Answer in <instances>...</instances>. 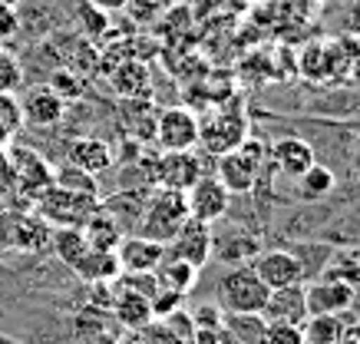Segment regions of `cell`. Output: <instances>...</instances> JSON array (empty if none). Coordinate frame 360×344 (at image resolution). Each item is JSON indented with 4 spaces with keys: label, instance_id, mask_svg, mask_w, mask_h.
<instances>
[{
    "label": "cell",
    "instance_id": "6da1fadb",
    "mask_svg": "<svg viewBox=\"0 0 360 344\" xmlns=\"http://www.w3.org/2000/svg\"><path fill=\"white\" fill-rule=\"evenodd\" d=\"M188 219V202L182 189H153L146 196V205L139 212V222H136V232L146 235V238H155V242H169Z\"/></svg>",
    "mask_w": 360,
    "mask_h": 344
},
{
    "label": "cell",
    "instance_id": "7a4b0ae2",
    "mask_svg": "<svg viewBox=\"0 0 360 344\" xmlns=\"http://www.w3.org/2000/svg\"><path fill=\"white\" fill-rule=\"evenodd\" d=\"M264 155H268V149L258 139H251V136L241 146L219 155V172L215 176L229 189V196H245V192H251L258 186L264 169Z\"/></svg>",
    "mask_w": 360,
    "mask_h": 344
},
{
    "label": "cell",
    "instance_id": "3957f363",
    "mask_svg": "<svg viewBox=\"0 0 360 344\" xmlns=\"http://www.w3.org/2000/svg\"><path fill=\"white\" fill-rule=\"evenodd\" d=\"M99 209V196H83V192L63 189V186H46L40 196H37V215L40 222L53 225V229H63V225H73V229H83L86 219Z\"/></svg>",
    "mask_w": 360,
    "mask_h": 344
},
{
    "label": "cell",
    "instance_id": "277c9868",
    "mask_svg": "<svg viewBox=\"0 0 360 344\" xmlns=\"http://www.w3.org/2000/svg\"><path fill=\"white\" fill-rule=\"evenodd\" d=\"M271 288L255 275L251 265L229 268L219 281V305L221 311H241V314H262Z\"/></svg>",
    "mask_w": 360,
    "mask_h": 344
},
{
    "label": "cell",
    "instance_id": "5b68a950",
    "mask_svg": "<svg viewBox=\"0 0 360 344\" xmlns=\"http://www.w3.org/2000/svg\"><path fill=\"white\" fill-rule=\"evenodd\" d=\"M248 139V116L245 106H219L205 122H198V143L205 146L208 153L219 159L221 153H229L235 146Z\"/></svg>",
    "mask_w": 360,
    "mask_h": 344
},
{
    "label": "cell",
    "instance_id": "8992f818",
    "mask_svg": "<svg viewBox=\"0 0 360 344\" xmlns=\"http://www.w3.org/2000/svg\"><path fill=\"white\" fill-rule=\"evenodd\" d=\"M153 139L165 153H186L198 146V120L195 113H188L186 106H169L155 116L153 122Z\"/></svg>",
    "mask_w": 360,
    "mask_h": 344
},
{
    "label": "cell",
    "instance_id": "52a82bcc",
    "mask_svg": "<svg viewBox=\"0 0 360 344\" xmlns=\"http://www.w3.org/2000/svg\"><path fill=\"white\" fill-rule=\"evenodd\" d=\"M212 242H215V235H212V225L208 222H198L188 215L186 225L179 229V232L165 242V255L169 258H179V262H188L192 268H202L208 265V258H212Z\"/></svg>",
    "mask_w": 360,
    "mask_h": 344
},
{
    "label": "cell",
    "instance_id": "ba28073f",
    "mask_svg": "<svg viewBox=\"0 0 360 344\" xmlns=\"http://www.w3.org/2000/svg\"><path fill=\"white\" fill-rule=\"evenodd\" d=\"M186 202H188V215H192V219L215 225L221 215L229 212L231 196H229V189L219 182L215 172H202V176L186 189Z\"/></svg>",
    "mask_w": 360,
    "mask_h": 344
},
{
    "label": "cell",
    "instance_id": "9c48e42d",
    "mask_svg": "<svg viewBox=\"0 0 360 344\" xmlns=\"http://www.w3.org/2000/svg\"><path fill=\"white\" fill-rule=\"evenodd\" d=\"M122 334H126L122 324L116 321V314L106 305L86 301L73 314V338H77V344H120Z\"/></svg>",
    "mask_w": 360,
    "mask_h": 344
},
{
    "label": "cell",
    "instance_id": "30bf717a",
    "mask_svg": "<svg viewBox=\"0 0 360 344\" xmlns=\"http://www.w3.org/2000/svg\"><path fill=\"white\" fill-rule=\"evenodd\" d=\"M354 298H357V288L334 281V278L321 275L317 281H304L307 314H347Z\"/></svg>",
    "mask_w": 360,
    "mask_h": 344
},
{
    "label": "cell",
    "instance_id": "8fae6325",
    "mask_svg": "<svg viewBox=\"0 0 360 344\" xmlns=\"http://www.w3.org/2000/svg\"><path fill=\"white\" fill-rule=\"evenodd\" d=\"M255 268V275L262 278L268 288H284V285H295V281H304V268H301V258L288 248H274V252H258V255L248 262Z\"/></svg>",
    "mask_w": 360,
    "mask_h": 344
},
{
    "label": "cell",
    "instance_id": "7c38bea8",
    "mask_svg": "<svg viewBox=\"0 0 360 344\" xmlns=\"http://www.w3.org/2000/svg\"><path fill=\"white\" fill-rule=\"evenodd\" d=\"M262 318L268 324H304L307 318V301H304V281L284 285V288H271L268 301H264Z\"/></svg>",
    "mask_w": 360,
    "mask_h": 344
},
{
    "label": "cell",
    "instance_id": "4fadbf2b",
    "mask_svg": "<svg viewBox=\"0 0 360 344\" xmlns=\"http://www.w3.org/2000/svg\"><path fill=\"white\" fill-rule=\"evenodd\" d=\"M205 169L198 163L195 149H186V153H165L162 159H155L153 166V179L155 186H165V189H182L186 192Z\"/></svg>",
    "mask_w": 360,
    "mask_h": 344
},
{
    "label": "cell",
    "instance_id": "5bb4252c",
    "mask_svg": "<svg viewBox=\"0 0 360 344\" xmlns=\"http://www.w3.org/2000/svg\"><path fill=\"white\" fill-rule=\"evenodd\" d=\"M110 311L116 314V321L122 324V331H142L149 321H155L153 314V301L139 295V291L126 288L120 281H112V301Z\"/></svg>",
    "mask_w": 360,
    "mask_h": 344
},
{
    "label": "cell",
    "instance_id": "9a60e30c",
    "mask_svg": "<svg viewBox=\"0 0 360 344\" xmlns=\"http://www.w3.org/2000/svg\"><path fill=\"white\" fill-rule=\"evenodd\" d=\"M116 255H120L122 272H155V265L165 258V245L139 232H129L122 235Z\"/></svg>",
    "mask_w": 360,
    "mask_h": 344
},
{
    "label": "cell",
    "instance_id": "2e32d148",
    "mask_svg": "<svg viewBox=\"0 0 360 344\" xmlns=\"http://www.w3.org/2000/svg\"><path fill=\"white\" fill-rule=\"evenodd\" d=\"M66 113V100L50 87H37L27 93V100L20 106V120H27L37 129H50L56 122L63 120Z\"/></svg>",
    "mask_w": 360,
    "mask_h": 344
},
{
    "label": "cell",
    "instance_id": "e0dca14e",
    "mask_svg": "<svg viewBox=\"0 0 360 344\" xmlns=\"http://www.w3.org/2000/svg\"><path fill=\"white\" fill-rule=\"evenodd\" d=\"M112 163H116V159H112L110 143L99 139V136H79V139H73L70 149H66V166H77V169H83V172H93V176L106 172Z\"/></svg>",
    "mask_w": 360,
    "mask_h": 344
},
{
    "label": "cell",
    "instance_id": "ac0fdd59",
    "mask_svg": "<svg viewBox=\"0 0 360 344\" xmlns=\"http://www.w3.org/2000/svg\"><path fill=\"white\" fill-rule=\"evenodd\" d=\"M271 163L278 166V172L297 179L317 163V153L311 143L297 139V136H288V139H278V143L271 146Z\"/></svg>",
    "mask_w": 360,
    "mask_h": 344
},
{
    "label": "cell",
    "instance_id": "d6986e66",
    "mask_svg": "<svg viewBox=\"0 0 360 344\" xmlns=\"http://www.w3.org/2000/svg\"><path fill=\"white\" fill-rule=\"evenodd\" d=\"M83 235H86L89 248H99V252H116L126 232H122V225L110 215V209H103V202H99V209L93 212V215L86 219V225H83Z\"/></svg>",
    "mask_w": 360,
    "mask_h": 344
},
{
    "label": "cell",
    "instance_id": "ffe728a7",
    "mask_svg": "<svg viewBox=\"0 0 360 344\" xmlns=\"http://www.w3.org/2000/svg\"><path fill=\"white\" fill-rule=\"evenodd\" d=\"M73 272H77L83 281H89V285H99V281H116V278L122 275V265H120V255H116V252L89 248Z\"/></svg>",
    "mask_w": 360,
    "mask_h": 344
},
{
    "label": "cell",
    "instance_id": "44dd1931",
    "mask_svg": "<svg viewBox=\"0 0 360 344\" xmlns=\"http://www.w3.org/2000/svg\"><path fill=\"white\" fill-rule=\"evenodd\" d=\"M50 248H53V255L63 262L66 268H77L79 258L89 252V242L83 229H73V225H63V229H53L50 232Z\"/></svg>",
    "mask_w": 360,
    "mask_h": 344
},
{
    "label": "cell",
    "instance_id": "7402d4cb",
    "mask_svg": "<svg viewBox=\"0 0 360 344\" xmlns=\"http://www.w3.org/2000/svg\"><path fill=\"white\" fill-rule=\"evenodd\" d=\"M321 275L334 278V281H344L350 288H360V245L334 248L328 258V265L321 268Z\"/></svg>",
    "mask_w": 360,
    "mask_h": 344
},
{
    "label": "cell",
    "instance_id": "603a6c76",
    "mask_svg": "<svg viewBox=\"0 0 360 344\" xmlns=\"http://www.w3.org/2000/svg\"><path fill=\"white\" fill-rule=\"evenodd\" d=\"M13 163H17L20 186H23V189H30L33 196H40L46 186H53V169L46 166V163L37 153H27V149H20V153L13 155Z\"/></svg>",
    "mask_w": 360,
    "mask_h": 344
},
{
    "label": "cell",
    "instance_id": "cb8c5ba5",
    "mask_svg": "<svg viewBox=\"0 0 360 344\" xmlns=\"http://www.w3.org/2000/svg\"><path fill=\"white\" fill-rule=\"evenodd\" d=\"M153 275H155V281H159V288L188 295V291H192V285H195V278H198V268H192L188 262H179V258L165 255L162 262L155 265Z\"/></svg>",
    "mask_w": 360,
    "mask_h": 344
},
{
    "label": "cell",
    "instance_id": "d4e9b609",
    "mask_svg": "<svg viewBox=\"0 0 360 344\" xmlns=\"http://www.w3.org/2000/svg\"><path fill=\"white\" fill-rule=\"evenodd\" d=\"M344 328V314H307L301 324L307 344H340Z\"/></svg>",
    "mask_w": 360,
    "mask_h": 344
},
{
    "label": "cell",
    "instance_id": "484cf974",
    "mask_svg": "<svg viewBox=\"0 0 360 344\" xmlns=\"http://www.w3.org/2000/svg\"><path fill=\"white\" fill-rule=\"evenodd\" d=\"M212 252H219L231 265H248L251 258L262 252V245H258V238H251V235H245V232H231L229 238H215V242H212Z\"/></svg>",
    "mask_w": 360,
    "mask_h": 344
},
{
    "label": "cell",
    "instance_id": "4316f807",
    "mask_svg": "<svg viewBox=\"0 0 360 344\" xmlns=\"http://www.w3.org/2000/svg\"><path fill=\"white\" fill-rule=\"evenodd\" d=\"M221 328L231 334V338H238L245 344H262V334L268 328L262 314H241V311H225V318H221Z\"/></svg>",
    "mask_w": 360,
    "mask_h": 344
},
{
    "label": "cell",
    "instance_id": "83f0119b",
    "mask_svg": "<svg viewBox=\"0 0 360 344\" xmlns=\"http://www.w3.org/2000/svg\"><path fill=\"white\" fill-rule=\"evenodd\" d=\"M297 196L301 199H307V202H314V199H321V196H328L334 186H338V179H334V172H330L328 166H321V163H314V166L307 169L304 176H297Z\"/></svg>",
    "mask_w": 360,
    "mask_h": 344
},
{
    "label": "cell",
    "instance_id": "f1b7e54d",
    "mask_svg": "<svg viewBox=\"0 0 360 344\" xmlns=\"http://www.w3.org/2000/svg\"><path fill=\"white\" fill-rule=\"evenodd\" d=\"M53 182L63 186V189H73V192H83V196H99V182L93 172H83L77 166H60L53 172Z\"/></svg>",
    "mask_w": 360,
    "mask_h": 344
},
{
    "label": "cell",
    "instance_id": "f546056e",
    "mask_svg": "<svg viewBox=\"0 0 360 344\" xmlns=\"http://www.w3.org/2000/svg\"><path fill=\"white\" fill-rule=\"evenodd\" d=\"M162 11H165V0H126V7H122V13L132 23H153L159 20Z\"/></svg>",
    "mask_w": 360,
    "mask_h": 344
},
{
    "label": "cell",
    "instance_id": "4dcf8cb0",
    "mask_svg": "<svg viewBox=\"0 0 360 344\" xmlns=\"http://www.w3.org/2000/svg\"><path fill=\"white\" fill-rule=\"evenodd\" d=\"M262 344H307V341L297 324H268L262 334Z\"/></svg>",
    "mask_w": 360,
    "mask_h": 344
},
{
    "label": "cell",
    "instance_id": "1f68e13d",
    "mask_svg": "<svg viewBox=\"0 0 360 344\" xmlns=\"http://www.w3.org/2000/svg\"><path fill=\"white\" fill-rule=\"evenodd\" d=\"M23 87V70L17 63V56L0 53V93H13Z\"/></svg>",
    "mask_w": 360,
    "mask_h": 344
},
{
    "label": "cell",
    "instance_id": "d6a6232c",
    "mask_svg": "<svg viewBox=\"0 0 360 344\" xmlns=\"http://www.w3.org/2000/svg\"><path fill=\"white\" fill-rule=\"evenodd\" d=\"M221 318H225V311H221V305H215V301H205V305H198V308L192 311V324H195V328H205V331H219Z\"/></svg>",
    "mask_w": 360,
    "mask_h": 344
},
{
    "label": "cell",
    "instance_id": "836d02e7",
    "mask_svg": "<svg viewBox=\"0 0 360 344\" xmlns=\"http://www.w3.org/2000/svg\"><path fill=\"white\" fill-rule=\"evenodd\" d=\"M182 298H186V295H179V291L155 288V295L149 298V301H153V314H155V321H159V318H165V314H172V311L182 308Z\"/></svg>",
    "mask_w": 360,
    "mask_h": 344
},
{
    "label": "cell",
    "instance_id": "e575fe53",
    "mask_svg": "<svg viewBox=\"0 0 360 344\" xmlns=\"http://www.w3.org/2000/svg\"><path fill=\"white\" fill-rule=\"evenodd\" d=\"M20 34V13L11 4H0V44H11Z\"/></svg>",
    "mask_w": 360,
    "mask_h": 344
},
{
    "label": "cell",
    "instance_id": "d590c367",
    "mask_svg": "<svg viewBox=\"0 0 360 344\" xmlns=\"http://www.w3.org/2000/svg\"><path fill=\"white\" fill-rule=\"evenodd\" d=\"M139 338H142V344H186L182 338H175V334L169 331L162 321H149L139 331Z\"/></svg>",
    "mask_w": 360,
    "mask_h": 344
},
{
    "label": "cell",
    "instance_id": "8d00e7d4",
    "mask_svg": "<svg viewBox=\"0 0 360 344\" xmlns=\"http://www.w3.org/2000/svg\"><path fill=\"white\" fill-rule=\"evenodd\" d=\"M344 30L360 40V0H350L347 13H344Z\"/></svg>",
    "mask_w": 360,
    "mask_h": 344
},
{
    "label": "cell",
    "instance_id": "74e56055",
    "mask_svg": "<svg viewBox=\"0 0 360 344\" xmlns=\"http://www.w3.org/2000/svg\"><path fill=\"white\" fill-rule=\"evenodd\" d=\"M89 7H96V11L103 13H120L122 7H126V0H86Z\"/></svg>",
    "mask_w": 360,
    "mask_h": 344
},
{
    "label": "cell",
    "instance_id": "f35d334b",
    "mask_svg": "<svg viewBox=\"0 0 360 344\" xmlns=\"http://www.w3.org/2000/svg\"><path fill=\"white\" fill-rule=\"evenodd\" d=\"M340 344H360V324H354V328H344V334H340Z\"/></svg>",
    "mask_w": 360,
    "mask_h": 344
},
{
    "label": "cell",
    "instance_id": "ab89813d",
    "mask_svg": "<svg viewBox=\"0 0 360 344\" xmlns=\"http://www.w3.org/2000/svg\"><path fill=\"white\" fill-rule=\"evenodd\" d=\"M215 344H245V341H238V338H231L225 328H219V334H215Z\"/></svg>",
    "mask_w": 360,
    "mask_h": 344
},
{
    "label": "cell",
    "instance_id": "60d3db41",
    "mask_svg": "<svg viewBox=\"0 0 360 344\" xmlns=\"http://www.w3.org/2000/svg\"><path fill=\"white\" fill-rule=\"evenodd\" d=\"M120 344H142V338H139V331H126L120 338Z\"/></svg>",
    "mask_w": 360,
    "mask_h": 344
},
{
    "label": "cell",
    "instance_id": "b9f144b4",
    "mask_svg": "<svg viewBox=\"0 0 360 344\" xmlns=\"http://www.w3.org/2000/svg\"><path fill=\"white\" fill-rule=\"evenodd\" d=\"M0 344H23V341H17V338H11V334H0Z\"/></svg>",
    "mask_w": 360,
    "mask_h": 344
},
{
    "label": "cell",
    "instance_id": "7bdbcfd3",
    "mask_svg": "<svg viewBox=\"0 0 360 344\" xmlns=\"http://www.w3.org/2000/svg\"><path fill=\"white\" fill-rule=\"evenodd\" d=\"M354 77H357V83H360V56H357V67H354Z\"/></svg>",
    "mask_w": 360,
    "mask_h": 344
},
{
    "label": "cell",
    "instance_id": "ee69618b",
    "mask_svg": "<svg viewBox=\"0 0 360 344\" xmlns=\"http://www.w3.org/2000/svg\"><path fill=\"white\" fill-rule=\"evenodd\" d=\"M0 4H11V7H17V4H20V0H0Z\"/></svg>",
    "mask_w": 360,
    "mask_h": 344
}]
</instances>
